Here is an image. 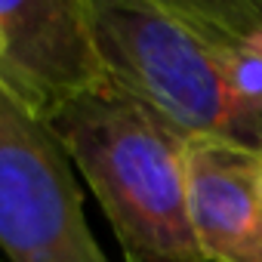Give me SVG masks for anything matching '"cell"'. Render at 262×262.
I'll return each mask as SVG.
<instances>
[{"label":"cell","instance_id":"3957f363","mask_svg":"<svg viewBox=\"0 0 262 262\" xmlns=\"http://www.w3.org/2000/svg\"><path fill=\"white\" fill-rule=\"evenodd\" d=\"M0 247L10 262H108L53 126L0 83Z\"/></svg>","mask_w":262,"mask_h":262},{"label":"cell","instance_id":"7a4b0ae2","mask_svg":"<svg viewBox=\"0 0 262 262\" xmlns=\"http://www.w3.org/2000/svg\"><path fill=\"white\" fill-rule=\"evenodd\" d=\"M108 83L155 111L185 139H219L262 151L231 99L204 34L173 0H86Z\"/></svg>","mask_w":262,"mask_h":262},{"label":"cell","instance_id":"8992f818","mask_svg":"<svg viewBox=\"0 0 262 262\" xmlns=\"http://www.w3.org/2000/svg\"><path fill=\"white\" fill-rule=\"evenodd\" d=\"M210 43L225 86L262 139V0H173Z\"/></svg>","mask_w":262,"mask_h":262},{"label":"cell","instance_id":"6da1fadb","mask_svg":"<svg viewBox=\"0 0 262 262\" xmlns=\"http://www.w3.org/2000/svg\"><path fill=\"white\" fill-rule=\"evenodd\" d=\"M50 126L105 210L123 262H207L188 216L185 136L108 80Z\"/></svg>","mask_w":262,"mask_h":262},{"label":"cell","instance_id":"5b68a950","mask_svg":"<svg viewBox=\"0 0 262 262\" xmlns=\"http://www.w3.org/2000/svg\"><path fill=\"white\" fill-rule=\"evenodd\" d=\"M188 216L207 262H262V151L185 139Z\"/></svg>","mask_w":262,"mask_h":262},{"label":"cell","instance_id":"277c9868","mask_svg":"<svg viewBox=\"0 0 262 262\" xmlns=\"http://www.w3.org/2000/svg\"><path fill=\"white\" fill-rule=\"evenodd\" d=\"M0 28V83L43 123L108 80L86 0H7Z\"/></svg>","mask_w":262,"mask_h":262},{"label":"cell","instance_id":"52a82bcc","mask_svg":"<svg viewBox=\"0 0 262 262\" xmlns=\"http://www.w3.org/2000/svg\"><path fill=\"white\" fill-rule=\"evenodd\" d=\"M0 50H4V28H0Z\"/></svg>","mask_w":262,"mask_h":262}]
</instances>
